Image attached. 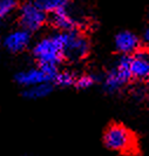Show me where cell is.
<instances>
[{"instance_id": "6da1fadb", "label": "cell", "mask_w": 149, "mask_h": 156, "mask_svg": "<svg viewBox=\"0 0 149 156\" xmlns=\"http://www.w3.org/2000/svg\"><path fill=\"white\" fill-rule=\"evenodd\" d=\"M32 53L39 65H49L58 67L59 63L65 59L60 32L37 41L32 48Z\"/></svg>"}, {"instance_id": "7a4b0ae2", "label": "cell", "mask_w": 149, "mask_h": 156, "mask_svg": "<svg viewBox=\"0 0 149 156\" xmlns=\"http://www.w3.org/2000/svg\"><path fill=\"white\" fill-rule=\"evenodd\" d=\"M130 79V55L121 54L115 65L105 75L102 87L108 94L119 93L123 87L128 85Z\"/></svg>"}, {"instance_id": "3957f363", "label": "cell", "mask_w": 149, "mask_h": 156, "mask_svg": "<svg viewBox=\"0 0 149 156\" xmlns=\"http://www.w3.org/2000/svg\"><path fill=\"white\" fill-rule=\"evenodd\" d=\"M103 143L106 148L116 153H133L136 148L134 134L122 125L109 126L103 134Z\"/></svg>"}, {"instance_id": "277c9868", "label": "cell", "mask_w": 149, "mask_h": 156, "mask_svg": "<svg viewBox=\"0 0 149 156\" xmlns=\"http://www.w3.org/2000/svg\"><path fill=\"white\" fill-rule=\"evenodd\" d=\"M63 45V55L71 61H79L85 59L89 51L90 44L85 35L79 31L60 32Z\"/></svg>"}, {"instance_id": "5b68a950", "label": "cell", "mask_w": 149, "mask_h": 156, "mask_svg": "<svg viewBox=\"0 0 149 156\" xmlns=\"http://www.w3.org/2000/svg\"><path fill=\"white\" fill-rule=\"evenodd\" d=\"M58 67L56 66H49V65H39L38 67H33L28 69L20 70L16 73V82L19 86L27 88V87L39 85L44 82H52L54 80L55 75L58 74Z\"/></svg>"}, {"instance_id": "8992f818", "label": "cell", "mask_w": 149, "mask_h": 156, "mask_svg": "<svg viewBox=\"0 0 149 156\" xmlns=\"http://www.w3.org/2000/svg\"><path fill=\"white\" fill-rule=\"evenodd\" d=\"M18 20L21 28L28 31L30 33H33L44 27V25L47 23L48 16L44 9L38 7L30 0L24 2L19 7Z\"/></svg>"}, {"instance_id": "52a82bcc", "label": "cell", "mask_w": 149, "mask_h": 156, "mask_svg": "<svg viewBox=\"0 0 149 156\" xmlns=\"http://www.w3.org/2000/svg\"><path fill=\"white\" fill-rule=\"evenodd\" d=\"M49 18L52 25L56 30L60 32H68V31H79L83 25L82 21H80L78 18L72 14L68 7L58 9L53 13Z\"/></svg>"}, {"instance_id": "ba28073f", "label": "cell", "mask_w": 149, "mask_h": 156, "mask_svg": "<svg viewBox=\"0 0 149 156\" xmlns=\"http://www.w3.org/2000/svg\"><path fill=\"white\" fill-rule=\"evenodd\" d=\"M130 74L132 78L141 81L149 80V51L137 49L130 55Z\"/></svg>"}, {"instance_id": "9c48e42d", "label": "cell", "mask_w": 149, "mask_h": 156, "mask_svg": "<svg viewBox=\"0 0 149 156\" xmlns=\"http://www.w3.org/2000/svg\"><path fill=\"white\" fill-rule=\"evenodd\" d=\"M31 44V33L24 28L9 32L4 39V47L11 53H20Z\"/></svg>"}, {"instance_id": "30bf717a", "label": "cell", "mask_w": 149, "mask_h": 156, "mask_svg": "<svg viewBox=\"0 0 149 156\" xmlns=\"http://www.w3.org/2000/svg\"><path fill=\"white\" fill-rule=\"evenodd\" d=\"M115 48L119 53L126 55H132L137 49H140V39L139 37L130 31L119 32L115 37Z\"/></svg>"}, {"instance_id": "8fae6325", "label": "cell", "mask_w": 149, "mask_h": 156, "mask_svg": "<svg viewBox=\"0 0 149 156\" xmlns=\"http://www.w3.org/2000/svg\"><path fill=\"white\" fill-rule=\"evenodd\" d=\"M52 92H53V83L52 82H44V83L24 88L23 95L27 100H40V99L47 98Z\"/></svg>"}, {"instance_id": "7c38bea8", "label": "cell", "mask_w": 149, "mask_h": 156, "mask_svg": "<svg viewBox=\"0 0 149 156\" xmlns=\"http://www.w3.org/2000/svg\"><path fill=\"white\" fill-rule=\"evenodd\" d=\"M46 13H53L58 9L68 7L71 0H31Z\"/></svg>"}, {"instance_id": "4fadbf2b", "label": "cell", "mask_w": 149, "mask_h": 156, "mask_svg": "<svg viewBox=\"0 0 149 156\" xmlns=\"http://www.w3.org/2000/svg\"><path fill=\"white\" fill-rule=\"evenodd\" d=\"M75 79H76L75 74L72 72H68V70L58 72V74L55 75L54 80H53V83L61 88H67V87L74 86Z\"/></svg>"}, {"instance_id": "5bb4252c", "label": "cell", "mask_w": 149, "mask_h": 156, "mask_svg": "<svg viewBox=\"0 0 149 156\" xmlns=\"http://www.w3.org/2000/svg\"><path fill=\"white\" fill-rule=\"evenodd\" d=\"M19 7V0H0V21L5 20Z\"/></svg>"}, {"instance_id": "9a60e30c", "label": "cell", "mask_w": 149, "mask_h": 156, "mask_svg": "<svg viewBox=\"0 0 149 156\" xmlns=\"http://www.w3.org/2000/svg\"><path fill=\"white\" fill-rule=\"evenodd\" d=\"M98 82V78L93 74H83L75 79L74 86L78 89H89Z\"/></svg>"}, {"instance_id": "2e32d148", "label": "cell", "mask_w": 149, "mask_h": 156, "mask_svg": "<svg viewBox=\"0 0 149 156\" xmlns=\"http://www.w3.org/2000/svg\"><path fill=\"white\" fill-rule=\"evenodd\" d=\"M142 40L144 42V45L147 47H149V23L146 26L144 31H143V34H142Z\"/></svg>"}, {"instance_id": "e0dca14e", "label": "cell", "mask_w": 149, "mask_h": 156, "mask_svg": "<svg viewBox=\"0 0 149 156\" xmlns=\"http://www.w3.org/2000/svg\"><path fill=\"white\" fill-rule=\"evenodd\" d=\"M147 96H148V101H149V92H148V94H147Z\"/></svg>"}]
</instances>
